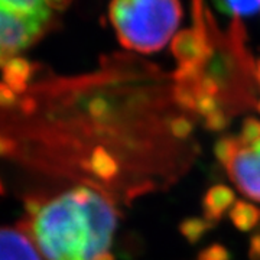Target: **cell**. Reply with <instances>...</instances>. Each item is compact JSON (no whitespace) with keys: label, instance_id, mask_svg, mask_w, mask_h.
<instances>
[{"label":"cell","instance_id":"e0dca14e","mask_svg":"<svg viewBox=\"0 0 260 260\" xmlns=\"http://www.w3.org/2000/svg\"><path fill=\"white\" fill-rule=\"evenodd\" d=\"M227 124H229V119L225 116V112L221 109H218L217 112H214L213 114L205 117L207 129L213 130V132H221V130L225 129Z\"/></svg>","mask_w":260,"mask_h":260},{"label":"cell","instance_id":"603a6c76","mask_svg":"<svg viewBox=\"0 0 260 260\" xmlns=\"http://www.w3.org/2000/svg\"><path fill=\"white\" fill-rule=\"evenodd\" d=\"M257 110H259V113H260V100H259V103H257Z\"/></svg>","mask_w":260,"mask_h":260},{"label":"cell","instance_id":"44dd1931","mask_svg":"<svg viewBox=\"0 0 260 260\" xmlns=\"http://www.w3.org/2000/svg\"><path fill=\"white\" fill-rule=\"evenodd\" d=\"M95 260H114V256H113L110 251H106V253L100 254V256H99Z\"/></svg>","mask_w":260,"mask_h":260},{"label":"cell","instance_id":"7a4b0ae2","mask_svg":"<svg viewBox=\"0 0 260 260\" xmlns=\"http://www.w3.org/2000/svg\"><path fill=\"white\" fill-rule=\"evenodd\" d=\"M110 22L129 51H159L177 32L182 18L179 0H112Z\"/></svg>","mask_w":260,"mask_h":260},{"label":"cell","instance_id":"ffe728a7","mask_svg":"<svg viewBox=\"0 0 260 260\" xmlns=\"http://www.w3.org/2000/svg\"><path fill=\"white\" fill-rule=\"evenodd\" d=\"M249 257H250V260H260V234H256L250 239Z\"/></svg>","mask_w":260,"mask_h":260},{"label":"cell","instance_id":"7402d4cb","mask_svg":"<svg viewBox=\"0 0 260 260\" xmlns=\"http://www.w3.org/2000/svg\"><path fill=\"white\" fill-rule=\"evenodd\" d=\"M256 77H257V83L260 84V61L256 65Z\"/></svg>","mask_w":260,"mask_h":260},{"label":"cell","instance_id":"277c9868","mask_svg":"<svg viewBox=\"0 0 260 260\" xmlns=\"http://www.w3.org/2000/svg\"><path fill=\"white\" fill-rule=\"evenodd\" d=\"M224 167L237 189L260 203V140L250 146H244L239 140V148Z\"/></svg>","mask_w":260,"mask_h":260},{"label":"cell","instance_id":"2e32d148","mask_svg":"<svg viewBox=\"0 0 260 260\" xmlns=\"http://www.w3.org/2000/svg\"><path fill=\"white\" fill-rule=\"evenodd\" d=\"M198 260H230V253L221 244H211L200 251Z\"/></svg>","mask_w":260,"mask_h":260},{"label":"cell","instance_id":"9c48e42d","mask_svg":"<svg viewBox=\"0 0 260 260\" xmlns=\"http://www.w3.org/2000/svg\"><path fill=\"white\" fill-rule=\"evenodd\" d=\"M230 220L240 232H251L260 223V210L246 201H236L230 208Z\"/></svg>","mask_w":260,"mask_h":260},{"label":"cell","instance_id":"8fae6325","mask_svg":"<svg viewBox=\"0 0 260 260\" xmlns=\"http://www.w3.org/2000/svg\"><path fill=\"white\" fill-rule=\"evenodd\" d=\"M214 224L207 221L205 218H198V217H191L186 218L179 224V232L185 237L189 243H197L201 240V237L208 232Z\"/></svg>","mask_w":260,"mask_h":260},{"label":"cell","instance_id":"3957f363","mask_svg":"<svg viewBox=\"0 0 260 260\" xmlns=\"http://www.w3.org/2000/svg\"><path fill=\"white\" fill-rule=\"evenodd\" d=\"M70 0H0V67L55 25Z\"/></svg>","mask_w":260,"mask_h":260},{"label":"cell","instance_id":"8992f818","mask_svg":"<svg viewBox=\"0 0 260 260\" xmlns=\"http://www.w3.org/2000/svg\"><path fill=\"white\" fill-rule=\"evenodd\" d=\"M236 203V195L229 186L215 185L207 191L203 201L205 220L215 224Z\"/></svg>","mask_w":260,"mask_h":260},{"label":"cell","instance_id":"ba28073f","mask_svg":"<svg viewBox=\"0 0 260 260\" xmlns=\"http://www.w3.org/2000/svg\"><path fill=\"white\" fill-rule=\"evenodd\" d=\"M87 168L94 177H97L102 181H112L120 172L117 159L103 146H97L93 149L90 158L87 160Z\"/></svg>","mask_w":260,"mask_h":260},{"label":"cell","instance_id":"6da1fadb","mask_svg":"<svg viewBox=\"0 0 260 260\" xmlns=\"http://www.w3.org/2000/svg\"><path fill=\"white\" fill-rule=\"evenodd\" d=\"M116 225L112 203L81 185L41 204L30 233L48 260H95L109 251Z\"/></svg>","mask_w":260,"mask_h":260},{"label":"cell","instance_id":"30bf717a","mask_svg":"<svg viewBox=\"0 0 260 260\" xmlns=\"http://www.w3.org/2000/svg\"><path fill=\"white\" fill-rule=\"evenodd\" d=\"M215 8L239 19L260 12V0H213Z\"/></svg>","mask_w":260,"mask_h":260},{"label":"cell","instance_id":"d6986e66","mask_svg":"<svg viewBox=\"0 0 260 260\" xmlns=\"http://www.w3.org/2000/svg\"><path fill=\"white\" fill-rule=\"evenodd\" d=\"M16 148V143L15 140H12L8 136H3L0 135V156H6V155H10L13 150Z\"/></svg>","mask_w":260,"mask_h":260},{"label":"cell","instance_id":"4fadbf2b","mask_svg":"<svg viewBox=\"0 0 260 260\" xmlns=\"http://www.w3.org/2000/svg\"><path fill=\"white\" fill-rule=\"evenodd\" d=\"M239 140L244 146H250L260 140V121L256 119H247L244 121L240 130Z\"/></svg>","mask_w":260,"mask_h":260},{"label":"cell","instance_id":"5b68a950","mask_svg":"<svg viewBox=\"0 0 260 260\" xmlns=\"http://www.w3.org/2000/svg\"><path fill=\"white\" fill-rule=\"evenodd\" d=\"M0 260H42L22 229L0 227Z\"/></svg>","mask_w":260,"mask_h":260},{"label":"cell","instance_id":"52a82bcc","mask_svg":"<svg viewBox=\"0 0 260 260\" xmlns=\"http://www.w3.org/2000/svg\"><path fill=\"white\" fill-rule=\"evenodd\" d=\"M3 83L16 94L25 93L28 90L30 77L34 75V67L25 58H13L2 67Z\"/></svg>","mask_w":260,"mask_h":260},{"label":"cell","instance_id":"ac0fdd59","mask_svg":"<svg viewBox=\"0 0 260 260\" xmlns=\"http://www.w3.org/2000/svg\"><path fill=\"white\" fill-rule=\"evenodd\" d=\"M18 104V95L5 83H0V109H10Z\"/></svg>","mask_w":260,"mask_h":260},{"label":"cell","instance_id":"5bb4252c","mask_svg":"<svg viewBox=\"0 0 260 260\" xmlns=\"http://www.w3.org/2000/svg\"><path fill=\"white\" fill-rule=\"evenodd\" d=\"M197 99V106H195V112L200 113L201 116H210L214 112H217L220 109V102L215 97H208V95H195Z\"/></svg>","mask_w":260,"mask_h":260},{"label":"cell","instance_id":"9a60e30c","mask_svg":"<svg viewBox=\"0 0 260 260\" xmlns=\"http://www.w3.org/2000/svg\"><path fill=\"white\" fill-rule=\"evenodd\" d=\"M192 132V123L184 116L175 117L171 121V133L178 139H185Z\"/></svg>","mask_w":260,"mask_h":260},{"label":"cell","instance_id":"7c38bea8","mask_svg":"<svg viewBox=\"0 0 260 260\" xmlns=\"http://www.w3.org/2000/svg\"><path fill=\"white\" fill-rule=\"evenodd\" d=\"M239 148V138H234V136H225V138H221L215 143V148H214V152H215V156L217 159L225 165L232 156L234 155V152Z\"/></svg>","mask_w":260,"mask_h":260}]
</instances>
